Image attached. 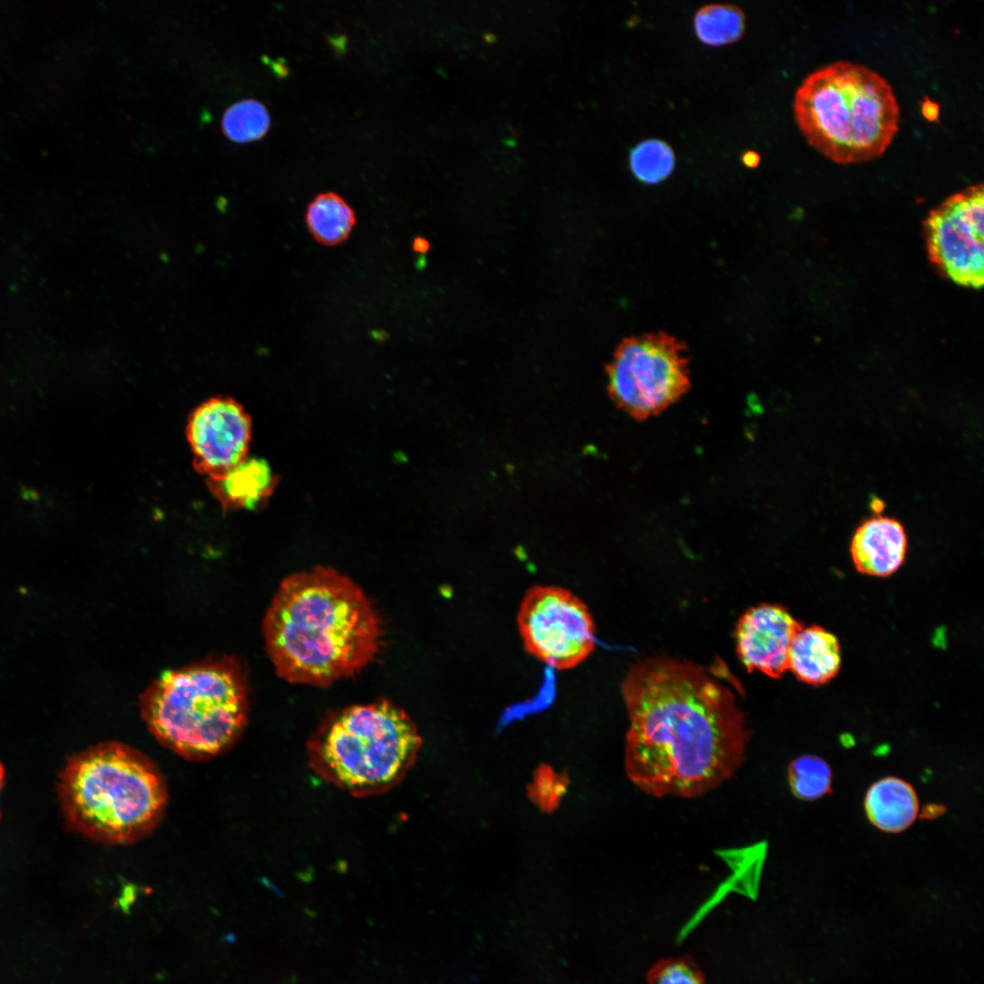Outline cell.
<instances>
[{
    "mask_svg": "<svg viewBox=\"0 0 984 984\" xmlns=\"http://www.w3.org/2000/svg\"><path fill=\"white\" fill-rule=\"evenodd\" d=\"M841 651L836 637L823 627H801L788 654V670L803 682L818 686L839 671Z\"/></svg>",
    "mask_w": 984,
    "mask_h": 984,
    "instance_id": "4fadbf2b",
    "label": "cell"
},
{
    "mask_svg": "<svg viewBox=\"0 0 984 984\" xmlns=\"http://www.w3.org/2000/svg\"><path fill=\"white\" fill-rule=\"evenodd\" d=\"M745 22V15L738 5L728 3L709 4L696 11L693 28L702 43L719 46L741 39L744 34Z\"/></svg>",
    "mask_w": 984,
    "mask_h": 984,
    "instance_id": "e0dca14e",
    "label": "cell"
},
{
    "mask_svg": "<svg viewBox=\"0 0 984 984\" xmlns=\"http://www.w3.org/2000/svg\"><path fill=\"white\" fill-rule=\"evenodd\" d=\"M946 808L942 805L928 804L919 810L918 816L926 819H935L944 814Z\"/></svg>",
    "mask_w": 984,
    "mask_h": 984,
    "instance_id": "603a6c76",
    "label": "cell"
},
{
    "mask_svg": "<svg viewBox=\"0 0 984 984\" xmlns=\"http://www.w3.org/2000/svg\"><path fill=\"white\" fill-rule=\"evenodd\" d=\"M651 984H705L700 972L685 960H670L656 967L651 975Z\"/></svg>",
    "mask_w": 984,
    "mask_h": 984,
    "instance_id": "44dd1931",
    "label": "cell"
},
{
    "mask_svg": "<svg viewBox=\"0 0 984 984\" xmlns=\"http://www.w3.org/2000/svg\"><path fill=\"white\" fill-rule=\"evenodd\" d=\"M793 108L807 142L840 164L881 155L898 129L900 108L891 84L848 60L810 72L795 90Z\"/></svg>",
    "mask_w": 984,
    "mask_h": 984,
    "instance_id": "5b68a950",
    "label": "cell"
},
{
    "mask_svg": "<svg viewBox=\"0 0 984 984\" xmlns=\"http://www.w3.org/2000/svg\"><path fill=\"white\" fill-rule=\"evenodd\" d=\"M270 125L267 108L256 99H243L232 104L226 109L221 120L225 135L241 143L262 138Z\"/></svg>",
    "mask_w": 984,
    "mask_h": 984,
    "instance_id": "ffe728a7",
    "label": "cell"
},
{
    "mask_svg": "<svg viewBox=\"0 0 984 984\" xmlns=\"http://www.w3.org/2000/svg\"><path fill=\"white\" fill-rule=\"evenodd\" d=\"M210 482L212 491L225 507L253 510L271 496L276 485V477L265 460L245 458Z\"/></svg>",
    "mask_w": 984,
    "mask_h": 984,
    "instance_id": "9a60e30c",
    "label": "cell"
},
{
    "mask_svg": "<svg viewBox=\"0 0 984 984\" xmlns=\"http://www.w3.org/2000/svg\"><path fill=\"white\" fill-rule=\"evenodd\" d=\"M983 184L948 197L926 221L929 256L954 282L978 289L984 272Z\"/></svg>",
    "mask_w": 984,
    "mask_h": 984,
    "instance_id": "9c48e42d",
    "label": "cell"
},
{
    "mask_svg": "<svg viewBox=\"0 0 984 984\" xmlns=\"http://www.w3.org/2000/svg\"><path fill=\"white\" fill-rule=\"evenodd\" d=\"M525 651L557 671L576 668L596 648V625L587 604L557 585H535L517 614Z\"/></svg>",
    "mask_w": 984,
    "mask_h": 984,
    "instance_id": "ba28073f",
    "label": "cell"
},
{
    "mask_svg": "<svg viewBox=\"0 0 984 984\" xmlns=\"http://www.w3.org/2000/svg\"><path fill=\"white\" fill-rule=\"evenodd\" d=\"M567 784L548 768H542L532 784V797L546 809L553 808L566 794Z\"/></svg>",
    "mask_w": 984,
    "mask_h": 984,
    "instance_id": "7402d4cb",
    "label": "cell"
},
{
    "mask_svg": "<svg viewBox=\"0 0 984 984\" xmlns=\"http://www.w3.org/2000/svg\"><path fill=\"white\" fill-rule=\"evenodd\" d=\"M421 743L409 715L388 700H377L326 716L308 740L306 753L320 778L355 797H368L404 779Z\"/></svg>",
    "mask_w": 984,
    "mask_h": 984,
    "instance_id": "8992f818",
    "label": "cell"
},
{
    "mask_svg": "<svg viewBox=\"0 0 984 984\" xmlns=\"http://www.w3.org/2000/svg\"><path fill=\"white\" fill-rule=\"evenodd\" d=\"M426 247H427L426 242L422 239H420V240L416 239L415 241V242H414V248H415V251H423L424 249L426 248Z\"/></svg>",
    "mask_w": 984,
    "mask_h": 984,
    "instance_id": "484cf974",
    "label": "cell"
},
{
    "mask_svg": "<svg viewBox=\"0 0 984 984\" xmlns=\"http://www.w3.org/2000/svg\"><path fill=\"white\" fill-rule=\"evenodd\" d=\"M262 635L281 678L325 686L370 663L383 634L379 616L357 583L319 566L283 579L264 614Z\"/></svg>",
    "mask_w": 984,
    "mask_h": 984,
    "instance_id": "7a4b0ae2",
    "label": "cell"
},
{
    "mask_svg": "<svg viewBox=\"0 0 984 984\" xmlns=\"http://www.w3.org/2000/svg\"><path fill=\"white\" fill-rule=\"evenodd\" d=\"M864 810L876 829L897 834L909 828L919 814L917 792L905 779L885 776L874 782L864 797Z\"/></svg>",
    "mask_w": 984,
    "mask_h": 984,
    "instance_id": "5bb4252c",
    "label": "cell"
},
{
    "mask_svg": "<svg viewBox=\"0 0 984 984\" xmlns=\"http://www.w3.org/2000/svg\"><path fill=\"white\" fill-rule=\"evenodd\" d=\"M742 160H743V163L746 167H748V168H755L759 164L760 157H759V154H757V152L747 151V152H744L743 154Z\"/></svg>",
    "mask_w": 984,
    "mask_h": 984,
    "instance_id": "cb8c5ba5",
    "label": "cell"
},
{
    "mask_svg": "<svg viewBox=\"0 0 984 984\" xmlns=\"http://www.w3.org/2000/svg\"><path fill=\"white\" fill-rule=\"evenodd\" d=\"M57 794L67 825L105 844H128L150 833L167 805L165 782L132 747L108 742L68 759Z\"/></svg>",
    "mask_w": 984,
    "mask_h": 984,
    "instance_id": "3957f363",
    "label": "cell"
},
{
    "mask_svg": "<svg viewBox=\"0 0 984 984\" xmlns=\"http://www.w3.org/2000/svg\"><path fill=\"white\" fill-rule=\"evenodd\" d=\"M787 779L792 794L803 801H815L832 792V769L825 759L815 754L793 759Z\"/></svg>",
    "mask_w": 984,
    "mask_h": 984,
    "instance_id": "ac0fdd59",
    "label": "cell"
},
{
    "mask_svg": "<svg viewBox=\"0 0 984 984\" xmlns=\"http://www.w3.org/2000/svg\"><path fill=\"white\" fill-rule=\"evenodd\" d=\"M248 700L241 665L223 656L164 671L141 693L139 707L162 744L198 760L237 742L248 722Z\"/></svg>",
    "mask_w": 984,
    "mask_h": 984,
    "instance_id": "277c9868",
    "label": "cell"
},
{
    "mask_svg": "<svg viewBox=\"0 0 984 984\" xmlns=\"http://www.w3.org/2000/svg\"><path fill=\"white\" fill-rule=\"evenodd\" d=\"M187 438L198 471L214 480L247 458L251 421L237 401L212 397L190 415Z\"/></svg>",
    "mask_w": 984,
    "mask_h": 984,
    "instance_id": "30bf717a",
    "label": "cell"
},
{
    "mask_svg": "<svg viewBox=\"0 0 984 984\" xmlns=\"http://www.w3.org/2000/svg\"><path fill=\"white\" fill-rule=\"evenodd\" d=\"M870 503H871V508H872V510H874V511H875V513H874V514H880L881 510H882V509H883V507H884V503H883V501H882L881 499H879V498H877V497H873V499L871 500V502H870Z\"/></svg>",
    "mask_w": 984,
    "mask_h": 984,
    "instance_id": "d4e9b609",
    "label": "cell"
},
{
    "mask_svg": "<svg viewBox=\"0 0 984 984\" xmlns=\"http://www.w3.org/2000/svg\"><path fill=\"white\" fill-rule=\"evenodd\" d=\"M672 148L659 138H648L638 143L630 152L629 166L634 177L646 184L665 180L675 168Z\"/></svg>",
    "mask_w": 984,
    "mask_h": 984,
    "instance_id": "d6986e66",
    "label": "cell"
},
{
    "mask_svg": "<svg viewBox=\"0 0 984 984\" xmlns=\"http://www.w3.org/2000/svg\"><path fill=\"white\" fill-rule=\"evenodd\" d=\"M305 221L317 242L334 246L348 239L356 219L354 210L343 197L328 191L318 194L308 204Z\"/></svg>",
    "mask_w": 984,
    "mask_h": 984,
    "instance_id": "2e32d148",
    "label": "cell"
},
{
    "mask_svg": "<svg viewBox=\"0 0 984 984\" xmlns=\"http://www.w3.org/2000/svg\"><path fill=\"white\" fill-rule=\"evenodd\" d=\"M629 715L625 767L643 793L694 798L742 766L749 741L734 694L705 669L666 656L632 665L621 683Z\"/></svg>",
    "mask_w": 984,
    "mask_h": 984,
    "instance_id": "6da1fadb",
    "label": "cell"
},
{
    "mask_svg": "<svg viewBox=\"0 0 984 984\" xmlns=\"http://www.w3.org/2000/svg\"><path fill=\"white\" fill-rule=\"evenodd\" d=\"M608 374L613 400L638 419L658 415L690 385L684 345L663 333L643 334L622 343Z\"/></svg>",
    "mask_w": 984,
    "mask_h": 984,
    "instance_id": "52a82bcc",
    "label": "cell"
},
{
    "mask_svg": "<svg viewBox=\"0 0 984 984\" xmlns=\"http://www.w3.org/2000/svg\"><path fill=\"white\" fill-rule=\"evenodd\" d=\"M801 624L780 605L750 608L736 627V651L749 671H760L780 678L788 670L792 641Z\"/></svg>",
    "mask_w": 984,
    "mask_h": 984,
    "instance_id": "8fae6325",
    "label": "cell"
},
{
    "mask_svg": "<svg viewBox=\"0 0 984 984\" xmlns=\"http://www.w3.org/2000/svg\"><path fill=\"white\" fill-rule=\"evenodd\" d=\"M907 535L897 518L874 514L856 528L850 555L856 569L873 577H888L904 563Z\"/></svg>",
    "mask_w": 984,
    "mask_h": 984,
    "instance_id": "7c38bea8",
    "label": "cell"
},
{
    "mask_svg": "<svg viewBox=\"0 0 984 984\" xmlns=\"http://www.w3.org/2000/svg\"><path fill=\"white\" fill-rule=\"evenodd\" d=\"M4 778H5V769H4V766L2 765V764L0 763V791H1L3 784H4Z\"/></svg>",
    "mask_w": 984,
    "mask_h": 984,
    "instance_id": "4316f807",
    "label": "cell"
}]
</instances>
